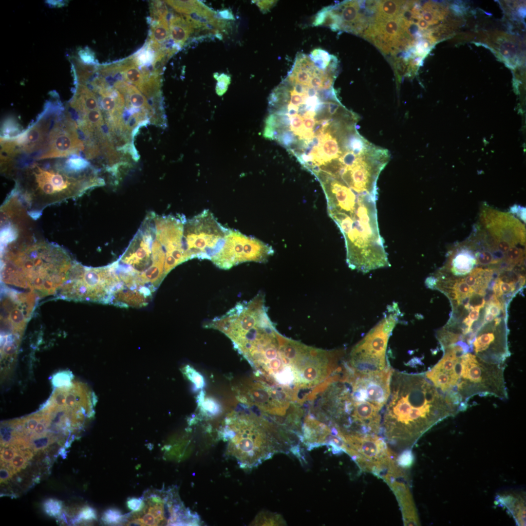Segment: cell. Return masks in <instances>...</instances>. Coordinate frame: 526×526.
<instances>
[{
    "label": "cell",
    "mask_w": 526,
    "mask_h": 526,
    "mask_svg": "<svg viewBox=\"0 0 526 526\" xmlns=\"http://www.w3.org/2000/svg\"><path fill=\"white\" fill-rule=\"evenodd\" d=\"M381 427L386 441L410 450L433 426L460 411L425 374L394 370Z\"/></svg>",
    "instance_id": "6da1fadb"
},
{
    "label": "cell",
    "mask_w": 526,
    "mask_h": 526,
    "mask_svg": "<svg viewBox=\"0 0 526 526\" xmlns=\"http://www.w3.org/2000/svg\"><path fill=\"white\" fill-rule=\"evenodd\" d=\"M52 162H32L17 172L13 192L32 217H37L48 206L77 198L105 184L92 166L81 168L69 158Z\"/></svg>",
    "instance_id": "7a4b0ae2"
},
{
    "label": "cell",
    "mask_w": 526,
    "mask_h": 526,
    "mask_svg": "<svg viewBox=\"0 0 526 526\" xmlns=\"http://www.w3.org/2000/svg\"><path fill=\"white\" fill-rule=\"evenodd\" d=\"M6 244L2 255V282L37 295L57 293L75 262L64 249L47 242Z\"/></svg>",
    "instance_id": "3957f363"
},
{
    "label": "cell",
    "mask_w": 526,
    "mask_h": 526,
    "mask_svg": "<svg viewBox=\"0 0 526 526\" xmlns=\"http://www.w3.org/2000/svg\"><path fill=\"white\" fill-rule=\"evenodd\" d=\"M226 454L242 469L251 470L278 453H299L296 437L272 421L253 413H232L220 431Z\"/></svg>",
    "instance_id": "277c9868"
},
{
    "label": "cell",
    "mask_w": 526,
    "mask_h": 526,
    "mask_svg": "<svg viewBox=\"0 0 526 526\" xmlns=\"http://www.w3.org/2000/svg\"><path fill=\"white\" fill-rule=\"evenodd\" d=\"M282 335L276 328L267 310L263 309L247 316L234 334V348L268 382L276 386L288 383L294 375L281 350Z\"/></svg>",
    "instance_id": "5b68a950"
},
{
    "label": "cell",
    "mask_w": 526,
    "mask_h": 526,
    "mask_svg": "<svg viewBox=\"0 0 526 526\" xmlns=\"http://www.w3.org/2000/svg\"><path fill=\"white\" fill-rule=\"evenodd\" d=\"M337 225L345 239L346 262L351 269L366 273L389 266L378 227L376 201L363 203L352 217L339 220Z\"/></svg>",
    "instance_id": "8992f818"
},
{
    "label": "cell",
    "mask_w": 526,
    "mask_h": 526,
    "mask_svg": "<svg viewBox=\"0 0 526 526\" xmlns=\"http://www.w3.org/2000/svg\"><path fill=\"white\" fill-rule=\"evenodd\" d=\"M347 453L363 471L381 478L385 482L405 477L397 462L396 454L387 441L378 434L344 433L338 432Z\"/></svg>",
    "instance_id": "52a82bcc"
},
{
    "label": "cell",
    "mask_w": 526,
    "mask_h": 526,
    "mask_svg": "<svg viewBox=\"0 0 526 526\" xmlns=\"http://www.w3.org/2000/svg\"><path fill=\"white\" fill-rule=\"evenodd\" d=\"M459 367L454 395L462 405L476 395L493 396L504 401L508 399L505 364L488 363L467 352L461 357Z\"/></svg>",
    "instance_id": "ba28073f"
},
{
    "label": "cell",
    "mask_w": 526,
    "mask_h": 526,
    "mask_svg": "<svg viewBox=\"0 0 526 526\" xmlns=\"http://www.w3.org/2000/svg\"><path fill=\"white\" fill-rule=\"evenodd\" d=\"M121 282L114 263L93 268L75 262L58 295L65 299L111 303Z\"/></svg>",
    "instance_id": "9c48e42d"
},
{
    "label": "cell",
    "mask_w": 526,
    "mask_h": 526,
    "mask_svg": "<svg viewBox=\"0 0 526 526\" xmlns=\"http://www.w3.org/2000/svg\"><path fill=\"white\" fill-rule=\"evenodd\" d=\"M228 229L208 209L186 220L183 240L187 260L198 258L211 261L223 247Z\"/></svg>",
    "instance_id": "30bf717a"
},
{
    "label": "cell",
    "mask_w": 526,
    "mask_h": 526,
    "mask_svg": "<svg viewBox=\"0 0 526 526\" xmlns=\"http://www.w3.org/2000/svg\"><path fill=\"white\" fill-rule=\"evenodd\" d=\"M274 253L271 245L228 228L223 247L211 261L220 269H229L247 262L265 263Z\"/></svg>",
    "instance_id": "8fae6325"
},
{
    "label": "cell",
    "mask_w": 526,
    "mask_h": 526,
    "mask_svg": "<svg viewBox=\"0 0 526 526\" xmlns=\"http://www.w3.org/2000/svg\"><path fill=\"white\" fill-rule=\"evenodd\" d=\"M389 337L377 324L353 348L348 366L362 374L379 372L390 367L386 357Z\"/></svg>",
    "instance_id": "7c38bea8"
},
{
    "label": "cell",
    "mask_w": 526,
    "mask_h": 526,
    "mask_svg": "<svg viewBox=\"0 0 526 526\" xmlns=\"http://www.w3.org/2000/svg\"><path fill=\"white\" fill-rule=\"evenodd\" d=\"M60 112L61 109L50 131L46 149L37 160L79 155L80 151L85 150L84 143L78 134L76 122L69 113L61 115Z\"/></svg>",
    "instance_id": "4fadbf2b"
},
{
    "label": "cell",
    "mask_w": 526,
    "mask_h": 526,
    "mask_svg": "<svg viewBox=\"0 0 526 526\" xmlns=\"http://www.w3.org/2000/svg\"><path fill=\"white\" fill-rule=\"evenodd\" d=\"M156 234L166 250L165 273L167 275L177 265L187 261L183 232L186 221L183 215L160 216L154 212Z\"/></svg>",
    "instance_id": "5bb4252c"
},
{
    "label": "cell",
    "mask_w": 526,
    "mask_h": 526,
    "mask_svg": "<svg viewBox=\"0 0 526 526\" xmlns=\"http://www.w3.org/2000/svg\"><path fill=\"white\" fill-rule=\"evenodd\" d=\"M498 325L493 322L482 326L475 334L470 351H473L474 355L485 362L505 364L510 355L507 332L505 326L498 327Z\"/></svg>",
    "instance_id": "9a60e30c"
},
{
    "label": "cell",
    "mask_w": 526,
    "mask_h": 526,
    "mask_svg": "<svg viewBox=\"0 0 526 526\" xmlns=\"http://www.w3.org/2000/svg\"><path fill=\"white\" fill-rule=\"evenodd\" d=\"M386 483L394 493L401 510L405 526H417L419 522L409 487L404 482L393 479Z\"/></svg>",
    "instance_id": "2e32d148"
},
{
    "label": "cell",
    "mask_w": 526,
    "mask_h": 526,
    "mask_svg": "<svg viewBox=\"0 0 526 526\" xmlns=\"http://www.w3.org/2000/svg\"><path fill=\"white\" fill-rule=\"evenodd\" d=\"M114 88L124 97L125 106L129 110L135 109L146 111L150 118L153 112L146 97L133 85L125 81L117 80L113 84Z\"/></svg>",
    "instance_id": "e0dca14e"
},
{
    "label": "cell",
    "mask_w": 526,
    "mask_h": 526,
    "mask_svg": "<svg viewBox=\"0 0 526 526\" xmlns=\"http://www.w3.org/2000/svg\"><path fill=\"white\" fill-rule=\"evenodd\" d=\"M77 84H78L70 103L71 107L81 115L100 109L97 97L92 91L85 85Z\"/></svg>",
    "instance_id": "ac0fdd59"
},
{
    "label": "cell",
    "mask_w": 526,
    "mask_h": 526,
    "mask_svg": "<svg viewBox=\"0 0 526 526\" xmlns=\"http://www.w3.org/2000/svg\"><path fill=\"white\" fill-rule=\"evenodd\" d=\"M112 302L124 307H140L148 303L147 297L139 290L125 288L124 286L114 293Z\"/></svg>",
    "instance_id": "d6986e66"
},
{
    "label": "cell",
    "mask_w": 526,
    "mask_h": 526,
    "mask_svg": "<svg viewBox=\"0 0 526 526\" xmlns=\"http://www.w3.org/2000/svg\"><path fill=\"white\" fill-rule=\"evenodd\" d=\"M170 37L178 46L181 47L193 32L192 25L183 17L172 16L169 19Z\"/></svg>",
    "instance_id": "ffe728a7"
},
{
    "label": "cell",
    "mask_w": 526,
    "mask_h": 526,
    "mask_svg": "<svg viewBox=\"0 0 526 526\" xmlns=\"http://www.w3.org/2000/svg\"><path fill=\"white\" fill-rule=\"evenodd\" d=\"M150 34V44L155 52L163 48L170 37L169 25L167 17L151 20Z\"/></svg>",
    "instance_id": "44dd1931"
},
{
    "label": "cell",
    "mask_w": 526,
    "mask_h": 526,
    "mask_svg": "<svg viewBox=\"0 0 526 526\" xmlns=\"http://www.w3.org/2000/svg\"><path fill=\"white\" fill-rule=\"evenodd\" d=\"M477 263L472 253L467 249L458 252L451 262V271L455 276H464L469 274Z\"/></svg>",
    "instance_id": "7402d4cb"
},
{
    "label": "cell",
    "mask_w": 526,
    "mask_h": 526,
    "mask_svg": "<svg viewBox=\"0 0 526 526\" xmlns=\"http://www.w3.org/2000/svg\"><path fill=\"white\" fill-rule=\"evenodd\" d=\"M198 405L201 415L206 418L217 416L222 412V407L218 401L212 397L206 396L202 391L198 396Z\"/></svg>",
    "instance_id": "603a6c76"
},
{
    "label": "cell",
    "mask_w": 526,
    "mask_h": 526,
    "mask_svg": "<svg viewBox=\"0 0 526 526\" xmlns=\"http://www.w3.org/2000/svg\"><path fill=\"white\" fill-rule=\"evenodd\" d=\"M251 524L253 526H286V522L279 514L263 511L258 514Z\"/></svg>",
    "instance_id": "cb8c5ba5"
},
{
    "label": "cell",
    "mask_w": 526,
    "mask_h": 526,
    "mask_svg": "<svg viewBox=\"0 0 526 526\" xmlns=\"http://www.w3.org/2000/svg\"><path fill=\"white\" fill-rule=\"evenodd\" d=\"M155 52L148 42L134 56H132L133 62L138 66L153 65L155 57Z\"/></svg>",
    "instance_id": "d4e9b609"
},
{
    "label": "cell",
    "mask_w": 526,
    "mask_h": 526,
    "mask_svg": "<svg viewBox=\"0 0 526 526\" xmlns=\"http://www.w3.org/2000/svg\"><path fill=\"white\" fill-rule=\"evenodd\" d=\"M177 12L184 15L190 14L197 6L198 0H166Z\"/></svg>",
    "instance_id": "484cf974"
},
{
    "label": "cell",
    "mask_w": 526,
    "mask_h": 526,
    "mask_svg": "<svg viewBox=\"0 0 526 526\" xmlns=\"http://www.w3.org/2000/svg\"><path fill=\"white\" fill-rule=\"evenodd\" d=\"M279 142L292 151L297 147L298 142L295 134L292 131L285 129L282 130L278 136Z\"/></svg>",
    "instance_id": "4316f807"
},
{
    "label": "cell",
    "mask_w": 526,
    "mask_h": 526,
    "mask_svg": "<svg viewBox=\"0 0 526 526\" xmlns=\"http://www.w3.org/2000/svg\"><path fill=\"white\" fill-rule=\"evenodd\" d=\"M57 437L56 435H46L33 439L28 442L30 448L34 451L43 450L49 445L56 441Z\"/></svg>",
    "instance_id": "83f0119b"
},
{
    "label": "cell",
    "mask_w": 526,
    "mask_h": 526,
    "mask_svg": "<svg viewBox=\"0 0 526 526\" xmlns=\"http://www.w3.org/2000/svg\"><path fill=\"white\" fill-rule=\"evenodd\" d=\"M524 250L515 246H511L505 254L506 261L511 266L521 263L524 260Z\"/></svg>",
    "instance_id": "f1b7e54d"
},
{
    "label": "cell",
    "mask_w": 526,
    "mask_h": 526,
    "mask_svg": "<svg viewBox=\"0 0 526 526\" xmlns=\"http://www.w3.org/2000/svg\"><path fill=\"white\" fill-rule=\"evenodd\" d=\"M168 10L163 2L155 0L151 3L150 15L151 20H155L167 17Z\"/></svg>",
    "instance_id": "f546056e"
},
{
    "label": "cell",
    "mask_w": 526,
    "mask_h": 526,
    "mask_svg": "<svg viewBox=\"0 0 526 526\" xmlns=\"http://www.w3.org/2000/svg\"><path fill=\"white\" fill-rule=\"evenodd\" d=\"M186 372L188 378L194 384L195 389H202L205 386L204 378L199 372L190 367L186 368Z\"/></svg>",
    "instance_id": "4dcf8cb0"
},
{
    "label": "cell",
    "mask_w": 526,
    "mask_h": 526,
    "mask_svg": "<svg viewBox=\"0 0 526 526\" xmlns=\"http://www.w3.org/2000/svg\"><path fill=\"white\" fill-rule=\"evenodd\" d=\"M452 289L455 290L459 296V301L467 297H471L474 293V290L469 286L464 281V279L456 282L453 285Z\"/></svg>",
    "instance_id": "1f68e13d"
},
{
    "label": "cell",
    "mask_w": 526,
    "mask_h": 526,
    "mask_svg": "<svg viewBox=\"0 0 526 526\" xmlns=\"http://www.w3.org/2000/svg\"><path fill=\"white\" fill-rule=\"evenodd\" d=\"M123 515L117 509L107 510L102 516L103 521L107 524H117L123 521Z\"/></svg>",
    "instance_id": "d6a6232c"
},
{
    "label": "cell",
    "mask_w": 526,
    "mask_h": 526,
    "mask_svg": "<svg viewBox=\"0 0 526 526\" xmlns=\"http://www.w3.org/2000/svg\"><path fill=\"white\" fill-rule=\"evenodd\" d=\"M45 511L51 516H56L60 514L62 508V504L60 501L54 499H49L44 504Z\"/></svg>",
    "instance_id": "836d02e7"
},
{
    "label": "cell",
    "mask_w": 526,
    "mask_h": 526,
    "mask_svg": "<svg viewBox=\"0 0 526 526\" xmlns=\"http://www.w3.org/2000/svg\"><path fill=\"white\" fill-rule=\"evenodd\" d=\"M27 460L18 451V453L10 462V466L7 468L10 470L13 474L16 473L26 467Z\"/></svg>",
    "instance_id": "e575fe53"
},
{
    "label": "cell",
    "mask_w": 526,
    "mask_h": 526,
    "mask_svg": "<svg viewBox=\"0 0 526 526\" xmlns=\"http://www.w3.org/2000/svg\"><path fill=\"white\" fill-rule=\"evenodd\" d=\"M0 451V461L2 464L10 463L18 452V449L13 445L2 447Z\"/></svg>",
    "instance_id": "d590c367"
},
{
    "label": "cell",
    "mask_w": 526,
    "mask_h": 526,
    "mask_svg": "<svg viewBox=\"0 0 526 526\" xmlns=\"http://www.w3.org/2000/svg\"><path fill=\"white\" fill-rule=\"evenodd\" d=\"M476 263L481 265H486L491 264H495L492 254L488 250H483L478 252L475 254Z\"/></svg>",
    "instance_id": "8d00e7d4"
},
{
    "label": "cell",
    "mask_w": 526,
    "mask_h": 526,
    "mask_svg": "<svg viewBox=\"0 0 526 526\" xmlns=\"http://www.w3.org/2000/svg\"><path fill=\"white\" fill-rule=\"evenodd\" d=\"M413 455L410 450H406L397 456V462L402 469L409 468L413 462Z\"/></svg>",
    "instance_id": "74e56055"
},
{
    "label": "cell",
    "mask_w": 526,
    "mask_h": 526,
    "mask_svg": "<svg viewBox=\"0 0 526 526\" xmlns=\"http://www.w3.org/2000/svg\"><path fill=\"white\" fill-rule=\"evenodd\" d=\"M290 119V129L295 135L299 136L303 131V118L300 115H296L289 117Z\"/></svg>",
    "instance_id": "f35d334b"
},
{
    "label": "cell",
    "mask_w": 526,
    "mask_h": 526,
    "mask_svg": "<svg viewBox=\"0 0 526 526\" xmlns=\"http://www.w3.org/2000/svg\"><path fill=\"white\" fill-rule=\"evenodd\" d=\"M80 60L83 63L92 65L95 64V57L94 53L88 48L81 49L78 52Z\"/></svg>",
    "instance_id": "ab89813d"
},
{
    "label": "cell",
    "mask_w": 526,
    "mask_h": 526,
    "mask_svg": "<svg viewBox=\"0 0 526 526\" xmlns=\"http://www.w3.org/2000/svg\"><path fill=\"white\" fill-rule=\"evenodd\" d=\"M496 281L498 283L500 291L503 295L512 293L516 289L515 282H505L501 280L499 277L496 279Z\"/></svg>",
    "instance_id": "60d3db41"
},
{
    "label": "cell",
    "mask_w": 526,
    "mask_h": 526,
    "mask_svg": "<svg viewBox=\"0 0 526 526\" xmlns=\"http://www.w3.org/2000/svg\"><path fill=\"white\" fill-rule=\"evenodd\" d=\"M96 514L95 511L89 507H86L83 508L79 514V519L84 521H92L95 519Z\"/></svg>",
    "instance_id": "b9f144b4"
},
{
    "label": "cell",
    "mask_w": 526,
    "mask_h": 526,
    "mask_svg": "<svg viewBox=\"0 0 526 526\" xmlns=\"http://www.w3.org/2000/svg\"><path fill=\"white\" fill-rule=\"evenodd\" d=\"M127 504L130 509L134 511H138L143 507L144 503L140 498H132L128 501Z\"/></svg>",
    "instance_id": "7bdbcfd3"
},
{
    "label": "cell",
    "mask_w": 526,
    "mask_h": 526,
    "mask_svg": "<svg viewBox=\"0 0 526 526\" xmlns=\"http://www.w3.org/2000/svg\"><path fill=\"white\" fill-rule=\"evenodd\" d=\"M214 77L217 80V87L219 88L225 89L227 87V85L229 84L230 77L229 75L222 74L219 75L217 73L214 74Z\"/></svg>",
    "instance_id": "ee69618b"
},
{
    "label": "cell",
    "mask_w": 526,
    "mask_h": 526,
    "mask_svg": "<svg viewBox=\"0 0 526 526\" xmlns=\"http://www.w3.org/2000/svg\"><path fill=\"white\" fill-rule=\"evenodd\" d=\"M256 3L263 12L268 11L276 3V0H257Z\"/></svg>",
    "instance_id": "f6af8a7d"
},
{
    "label": "cell",
    "mask_w": 526,
    "mask_h": 526,
    "mask_svg": "<svg viewBox=\"0 0 526 526\" xmlns=\"http://www.w3.org/2000/svg\"><path fill=\"white\" fill-rule=\"evenodd\" d=\"M13 474V472L8 468L2 466L0 470V483L5 482L8 481Z\"/></svg>",
    "instance_id": "bcb514c9"
},
{
    "label": "cell",
    "mask_w": 526,
    "mask_h": 526,
    "mask_svg": "<svg viewBox=\"0 0 526 526\" xmlns=\"http://www.w3.org/2000/svg\"><path fill=\"white\" fill-rule=\"evenodd\" d=\"M510 211L513 213H516L518 216L523 221H526V208L524 207H521L519 206L514 205L512 206L510 209Z\"/></svg>",
    "instance_id": "7dc6e473"
},
{
    "label": "cell",
    "mask_w": 526,
    "mask_h": 526,
    "mask_svg": "<svg viewBox=\"0 0 526 526\" xmlns=\"http://www.w3.org/2000/svg\"><path fill=\"white\" fill-rule=\"evenodd\" d=\"M315 124L316 121L314 117L303 118V126L306 131H312Z\"/></svg>",
    "instance_id": "c3c4849f"
},
{
    "label": "cell",
    "mask_w": 526,
    "mask_h": 526,
    "mask_svg": "<svg viewBox=\"0 0 526 526\" xmlns=\"http://www.w3.org/2000/svg\"><path fill=\"white\" fill-rule=\"evenodd\" d=\"M511 246H512V245L508 242L505 241H499L496 244V248H498L497 250H499L504 254L506 253Z\"/></svg>",
    "instance_id": "681fc988"
},
{
    "label": "cell",
    "mask_w": 526,
    "mask_h": 526,
    "mask_svg": "<svg viewBox=\"0 0 526 526\" xmlns=\"http://www.w3.org/2000/svg\"><path fill=\"white\" fill-rule=\"evenodd\" d=\"M219 14L222 18L227 19H233L234 17L229 10H224L219 12Z\"/></svg>",
    "instance_id": "f907efd6"
}]
</instances>
